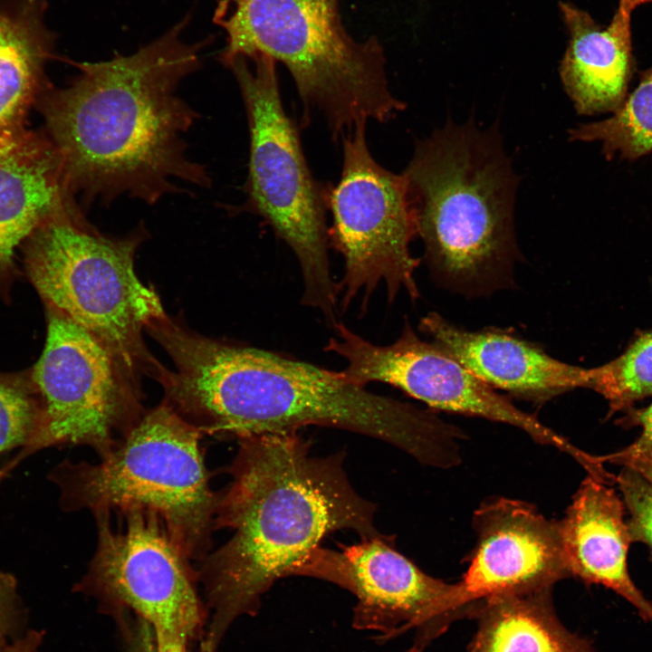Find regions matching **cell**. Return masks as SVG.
Listing matches in <instances>:
<instances>
[{
    "instance_id": "obj_1",
    "label": "cell",
    "mask_w": 652,
    "mask_h": 652,
    "mask_svg": "<svg viewBox=\"0 0 652 652\" xmlns=\"http://www.w3.org/2000/svg\"><path fill=\"white\" fill-rule=\"evenodd\" d=\"M187 19L129 55L75 62L79 73L49 87L37 107L69 189L82 207L128 196L148 205L209 187L206 168L188 156L185 136L199 117L177 94L201 64L206 42L187 43Z\"/></svg>"
},
{
    "instance_id": "obj_2",
    "label": "cell",
    "mask_w": 652,
    "mask_h": 652,
    "mask_svg": "<svg viewBox=\"0 0 652 652\" xmlns=\"http://www.w3.org/2000/svg\"><path fill=\"white\" fill-rule=\"evenodd\" d=\"M238 442L215 515V529L233 535L197 570L208 612L200 652H216L232 624L254 616L273 585L290 577L329 534H381L374 525L376 505L351 485L343 452L313 456L312 443L298 432Z\"/></svg>"
},
{
    "instance_id": "obj_3",
    "label": "cell",
    "mask_w": 652,
    "mask_h": 652,
    "mask_svg": "<svg viewBox=\"0 0 652 652\" xmlns=\"http://www.w3.org/2000/svg\"><path fill=\"white\" fill-rule=\"evenodd\" d=\"M148 332L174 364L154 377L163 402L203 434L241 439L316 425L380 439L418 461L438 444L439 418L351 383L341 371L206 338L168 316Z\"/></svg>"
},
{
    "instance_id": "obj_4",
    "label": "cell",
    "mask_w": 652,
    "mask_h": 652,
    "mask_svg": "<svg viewBox=\"0 0 652 652\" xmlns=\"http://www.w3.org/2000/svg\"><path fill=\"white\" fill-rule=\"evenodd\" d=\"M498 124L448 120L416 143L403 172L417 235L435 282L465 297L513 283L518 185Z\"/></svg>"
},
{
    "instance_id": "obj_5",
    "label": "cell",
    "mask_w": 652,
    "mask_h": 652,
    "mask_svg": "<svg viewBox=\"0 0 652 652\" xmlns=\"http://www.w3.org/2000/svg\"><path fill=\"white\" fill-rule=\"evenodd\" d=\"M215 20L227 34L220 61L265 55L290 72L306 112L318 111L334 138L369 120L385 122L405 109L389 91L375 37L353 40L338 0H233Z\"/></svg>"
},
{
    "instance_id": "obj_6",
    "label": "cell",
    "mask_w": 652,
    "mask_h": 652,
    "mask_svg": "<svg viewBox=\"0 0 652 652\" xmlns=\"http://www.w3.org/2000/svg\"><path fill=\"white\" fill-rule=\"evenodd\" d=\"M203 435L163 402L145 412L101 462H64L51 477L65 510L155 513L183 553L202 561L210 553L219 499L210 487Z\"/></svg>"
},
{
    "instance_id": "obj_7",
    "label": "cell",
    "mask_w": 652,
    "mask_h": 652,
    "mask_svg": "<svg viewBox=\"0 0 652 652\" xmlns=\"http://www.w3.org/2000/svg\"><path fill=\"white\" fill-rule=\"evenodd\" d=\"M80 206L56 214L24 244L28 276L47 302L110 350L138 379L160 363L142 331L165 315L156 292L135 273L134 258L147 231L140 225L110 237L90 224Z\"/></svg>"
},
{
    "instance_id": "obj_8",
    "label": "cell",
    "mask_w": 652,
    "mask_h": 652,
    "mask_svg": "<svg viewBox=\"0 0 652 652\" xmlns=\"http://www.w3.org/2000/svg\"><path fill=\"white\" fill-rule=\"evenodd\" d=\"M250 134L244 209L263 217L292 250L303 282L302 303L337 321L338 283L328 254L323 189L307 165L298 129L284 110L275 61L265 55L234 59Z\"/></svg>"
},
{
    "instance_id": "obj_9",
    "label": "cell",
    "mask_w": 652,
    "mask_h": 652,
    "mask_svg": "<svg viewBox=\"0 0 652 652\" xmlns=\"http://www.w3.org/2000/svg\"><path fill=\"white\" fill-rule=\"evenodd\" d=\"M121 514L125 526L118 531L110 514L94 515L97 547L74 590L117 620L129 614L144 620L158 642L201 643L208 612L197 590V570L155 513L130 509Z\"/></svg>"
},
{
    "instance_id": "obj_10",
    "label": "cell",
    "mask_w": 652,
    "mask_h": 652,
    "mask_svg": "<svg viewBox=\"0 0 652 652\" xmlns=\"http://www.w3.org/2000/svg\"><path fill=\"white\" fill-rule=\"evenodd\" d=\"M366 123H357L343 139V165L337 185L323 189L332 223L329 243L344 259L338 283L343 310L361 297V310L385 283L388 302L404 290L419 297L415 272L420 260L409 244L417 235L407 180L380 166L366 141Z\"/></svg>"
},
{
    "instance_id": "obj_11",
    "label": "cell",
    "mask_w": 652,
    "mask_h": 652,
    "mask_svg": "<svg viewBox=\"0 0 652 652\" xmlns=\"http://www.w3.org/2000/svg\"><path fill=\"white\" fill-rule=\"evenodd\" d=\"M33 379L43 405L32 448L85 445L103 457L144 414L138 379L96 337L50 306Z\"/></svg>"
},
{
    "instance_id": "obj_12",
    "label": "cell",
    "mask_w": 652,
    "mask_h": 652,
    "mask_svg": "<svg viewBox=\"0 0 652 652\" xmlns=\"http://www.w3.org/2000/svg\"><path fill=\"white\" fill-rule=\"evenodd\" d=\"M392 536L363 538L339 550L321 546L311 551L290 576L333 583L356 599L352 625L386 641L415 630L409 652H421L455 620L456 583L421 570L395 548Z\"/></svg>"
},
{
    "instance_id": "obj_13",
    "label": "cell",
    "mask_w": 652,
    "mask_h": 652,
    "mask_svg": "<svg viewBox=\"0 0 652 652\" xmlns=\"http://www.w3.org/2000/svg\"><path fill=\"white\" fill-rule=\"evenodd\" d=\"M324 347L346 361L345 379L365 387L381 382L401 389L430 408L478 417L518 427L537 442L554 446L579 463L585 452L537 417L516 408L433 341L421 340L408 321L397 340L376 345L341 321Z\"/></svg>"
},
{
    "instance_id": "obj_14",
    "label": "cell",
    "mask_w": 652,
    "mask_h": 652,
    "mask_svg": "<svg viewBox=\"0 0 652 652\" xmlns=\"http://www.w3.org/2000/svg\"><path fill=\"white\" fill-rule=\"evenodd\" d=\"M473 526L476 544L454 600L458 618L472 617L488 598L551 589L570 578L559 522L531 504L503 497L488 501L474 513Z\"/></svg>"
},
{
    "instance_id": "obj_15",
    "label": "cell",
    "mask_w": 652,
    "mask_h": 652,
    "mask_svg": "<svg viewBox=\"0 0 652 652\" xmlns=\"http://www.w3.org/2000/svg\"><path fill=\"white\" fill-rule=\"evenodd\" d=\"M419 331L493 388L533 401L590 386L591 369L554 359L542 347L499 329L468 331L433 312Z\"/></svg>"
},
{
    "instance_id": "obj_16",
    "label": "cell",
    "mask_w": 652,
    "mask_h": 652,
    "mask_svg": "<svg viewBox=\"0 0 652 652\" xmlns=\"http://www.w3.org/2000/svg\"><path fill=\"white\" fill-rule=\"evenodd\" d=\"M607 482L589 475L559 522L566 566L570 577L612 590L652 625V602L635 585L628 569L632 541L626 508Z\"/></svg>"
},
{
    "instance_id": "obj_17",
    "label": "cell",
    "mask_w": 652,
    "mask_h": 652,
    "mask_svg": "<svg viewBox=\"0 0 652 652\" xmlns=\"http://www.w3.org/2000/svg\"><path fill=\"white\" fill-rule=\"evenodd\" d=\"M75 206L61 158L44 132L27 129L1 147L0 271L44 221Z\"/></svg>"
},
{
    "instance_id": "obj_18",
    "label": "cell",
    "mask_w": 652,
    "mask_h": 652,
    "mask_svg": "<svg viewBox=\"0 0 652 652\" xmlns=\"http://www.w3.org/2000/svg\"><path fill=\"white\" fill-rule=\"evenodd\" d=\"M561 9L570 41L560 66L564 89L580 115L616 111L634 72L630 17L616 11L609 25L568 4Z\"/></svg>"
},
{
    "instance_id": "obj_19",
    "label": "cell",
    "mask_w": 652,
    "mask_h": 652,
    "mask_svg": "<svg viewBox=\"0 0 652 652\" xmlns=\"http://www.w3.org/2000/svg\"><path fill=\"white\" fill-rule=\"evenodd\" d=\"M45 9V0L0 1V148L27 130L30 109L50 87L53 36Z\"/></svg>"
},
{
    "instance_id": "obj_20",
    "label": "cell",
    "mask_w": 652,
    "mask_h": 652,
    "mask_svg": "<svg viewBox=\"0 0 652 652\" xmlns=\"http://www.w3.org/2000/svg\"><path fill=\"white\" fill-rule=\"evenodd\" d=\"M473 617L478 627L466 652H593L560 622L551 589L488 598Z\"/></svg>"
},
{
    "instance_id": "obj_21",
    "label": "cell",
    "mask_w": 652,
    "mask_h": 652,
    "mask_svg": "<svg viewBox=\"0 0 652 652\" xmlns=\"http://www.w3.org/2000/svg\"><path fill=\"white\" fill-rule=\"evenodd\" d=\"M571 141H599L608 160L615 155L630 162L652 153V66L610 117L579 125L569 131Z\"/></svg>"
},
{
    "instance_id": "obj_22",
    "label": "cell",
    "mask_w": 652,
    "mask_h": 652,
    "mask_svg": "<svg viewBox=\"0 0 652 652\" xmlns=\"http://www.w3.org/2000/svg\"><path fill=\"white\" fill-rule=\"evenodd\" d=\"M590 388L609 401L611 412L652 395V332L641 336L614 360L592 368Z\"/></svg>"
},
{
    "instance_id": "obj_23",
    "label": "cell",
    "mask_w": 652,
    "mask_h": 652,
    "mask_svg": "<svg viewBox=\"0 0 652 652\" xmlns=\"http://www.w3.org/2000/svg\"><path fill=\"white\" fill-rule=\"evenodd\" d=\"M42 418L41 407L21 384L0 378V453L32 444Z\"/></svg>"
},
{
    "instance_id": "obj_24",
    "label": "cell",
    "mask_w": 652,
    "mask_h": 652,
    "mask_svg": "<svg viewBox=\"0 0 652 652\" xmlns=\"http://www.w3.org/2000/svg\"><path fill=\"white\" fill-rule=\"evenodd\" d=\"M614 480L628 514L627 523L632 542H643L652 549V484L629 466H623Z\"/></svg>"
},
{
    "instance_id": "obj_25",
    "label": "cell",
    "mask_w": 652,
    "mask_h": 652,
    "mask_svg": "<svg viewBox=\"0 0 652 652\" xmlns=\"http://www.w3.org/2000/svg\"><path fill=\"white\" fill-rule=\"evenodd\" d=\"M632 420L641 427L639 436L623 449L604 456H597L599 463L609 462L623 466H652V402L634 414Z\"/></svg>"
},
{
    "instance_id": "obj_26",
    "label": "cell",
    "mask_w": 652,
    "mask_h": 652,
    "mask_svg": "<svg viewBox=\"0 0 652 652\" xmlns=\"http://www.w3.org/2000/svg\"><path fill=\"white\" fill-rule=\"evenodd\" d=\"M24 619L16 580L0 570V638L14 640L22 636Z\"/></svg>"
},
{
    "instance_id": "obj_27",
    "label": "cell",
    "mask_w": 652,
    "mask_h": 652,
    "mask_svg": "<svg viewBox=\"0 0 652 652\" xmlns=\"http://www.w3.org/2000/svg\"><path fill=\"white\" fill-rule=\"evenodd\" d=\"M119 624L126 639V652H190L186 645L158 642L149 625L137 617L131 620L126 616Z\"/></svg>"
},
{
    "instance_id": "obj_28",
    "label": "cell",
    "mask_w": 652,
    "mask_h": 652,
    "mask_svg": "<svg viewBox=\"0 0 652 652\" xmlns=\"http://www.w3.org/2000/svg\"><path fill=\"white\" fill-rule=\"evenodd\" d=\"M43 639V631L28 630L11 641L9 652H38Z\"/></svg>"
},
{
    "instance_id": "obj_29",
    "label": "cell",
    "mask_w": 652,
    "mask_h": 652,
    "mask_svg": "<svg viewBox=\"0 0 652 652\" xmlns=\"http://www.w3.org/2000/svg\"><path fill=\"white\" fill-rule=\"evenodd\" d=\"M648 2H652V0H619L617 12L625 16L630 17L632 11L637 6Z\"/></svg>"
},
{
    "instance_id": "obj_30",
    "label": "cell",
    "mask_w": 652,
    "mask_h": 652,
    "mask_svg": "<svg viewBox=\"0 0 652 652\" xmlns=\"http://www.w3.org/2000/svg\"><path fill=\"white\" fill-rule=\"evenodd\" d=\"M629 467H633V468L637 469L652 484V466L639 465H633V466H629Z\"/></svg>"
},
{
    "instance_id": "obj_31",
    "label": "cell",
    "mask_w": 652,
    "mask_h": 652,
    "mask_svg": "<svg viewBox=\"0 0 652 652\" xmlns=\"http://www.w3.org/2000/svg\"><path fill=\"white\" fill-rule=\"evenodd\" d=\"M11 641L12 640L0 638V652H9Z\"/></svg>"
}]
</instances>
